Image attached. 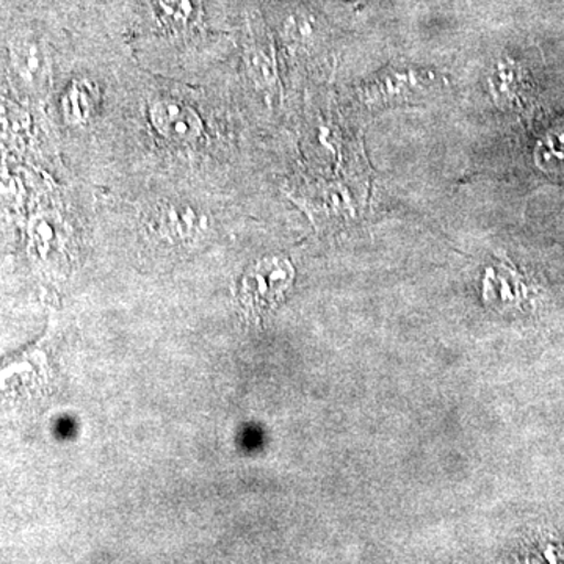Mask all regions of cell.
<instances>
[{
	"mask_svg": "<svg viewBox=\"0 0 564 564\" xmlns=\"http://www.w3.org/2000/svg\"><path fill=\"white\" fill-rule=\"evenodd\" d=\"M148 115L154 131L170 143L191 144L203 135L202 117L191 106L177 99H155L151 102Z\"/></svg>",
	"mask_w": 564,
	"mask_h": 564,
	"instance_id": "6da1fadb",
	"label": "cell"
},
{
	"mask_svg": "<svg viewBox=\"0 0 564 564\" xmlns=\"http://www.w3.org/2000/svg\"><path fill=\"white\" fill-rule=\"evenodd\" d=\"M11 68L24 87L41 90L51 77L50 52L43 41L31 35L18 36L10 43Z\"/></svg>",
	"mask_w": 564,
	"mask_h": 564,
	"instance_id": "7a4b0ae2",
	"label": "cell"
},
{
	"mask_svg": "<svg viewBox=\"0 0 564 564\" xmlns=\"http://www.w3.org/2000/svg\"><path fill=\"white\" fill-rule=\"evenodd\" d=\"M429 74L415 69L391 70L380 79L366 87V99L372 102H383L386 99L406 98L413 96L415 90H422L429 82Z\"/></svg>",
	"mask_w": 564,
	"mask_h": 564,
	"instance_id": "3957f363",
	"label": "cell"
},
{
	"mask_svg": "<svg viewBox=\"0 0 564 564\" xmlns=\"http://www.w3.org/2000/svg\"><path fill=\"white\" fill-rule=\"evenodd\" d=\"M99 104V87L90 79L74 80L62 99V113L70 126L90 121Z\"/></svg>",
	"mask_w": 564,
	"mask_h": 564,
	"instance_id": "277c9868",
	"label": "cell"
},
{
	"mask_svg": "<svg viewBox=\"0 0 564 564\" xmlns=\"http://www.w3.org/2000/svg\"><path fill=\"white\" fill-rule=\"evenodd\" d=\"M155 17L165 29L187 31L199 18L196 0H155Z\"/></svg>",
	"mask_w": 564,
	"mask_h": 564,
	"instance_id": "5b68a950",
	"label": "cell"
},
{
	"mask_svg": "<svg viewBox=\"0 0 564 564\" xmlns=\"http://www.w3.org/2000/svg\"><path fill=\"white\" fill-rule=\"evenodd\" d=\"M538 165L545 172H563L564 170V124L551 129L536 148Z\"/></svg>",
	"mask_w": 564,
	"mask_h": 564,
	"instance_id": "8992f818",
	"label": "cell"
},
{
	"mask_svg": "<svg viewBox=\"0 0 564 564\" xmlns=\"http://www.w3.org/2000/svg\"><path fill=\"white\" fill-rule=\"evenodd\" d=\"M247 65L251 79L259 87H269V85L273 84L276 70H274L272 54H267L262 47H252V50L247 52Z\"/></svg>",
	"mask_w": 564,
	"mask_h": 564,
	"instance_id": "52a82bcc",
	"label": "cell"
},
{
	"mask_svg": "<svg viewBox=\"0 0 564 564\" xmlns=\"http://www.w3.org/2000/svg\"><path fill=\"white\" fill-rule=\"evenodd\" d=\"M285 33L293 43H306L314 35V22L310 14L296 13L292 14L285 21Z\"/></svg>",
	"mask_w": 564,
	"mask_h": 564,
	"instance_id": "ba28073f",
	"label": "cell"
}]
</instances>
